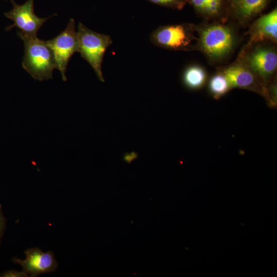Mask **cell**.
Instances as JSON below:
<instances>
[{
    "mask_svg": "<svg viewBox=\"0 0 277 277\" xmlns=\"http://www.w3.org/2000/svg\"><path fill=\"white\" fill-rule=\"evenodd\" d=\"M46 43L53 53L56 69L60 71L63 81H66V72L69 62L74 53L78 52L74 20L71 18L64 30L54 38L46 41Z\"/></svg>",
    "mask_w": 277,
    "mask_h": 277,
    "instance_id": "8992f818",
    "label": "cell"
},
{
    "mask_svg": "<svg viewBox=\"0 0 277 277\" xmlns=\"http://www.w3.org/2000/svg\"><path fill=\"white\" fill-rule=\"evenodd\" d=\"M209 89L213 97L219 99L231 89V88L226 76L220 71L210 78Z\"/></svg>",
    "mask_w": 277,
    "mask_h": 277,
    "instance_id": "5bb4252c",
    "label": "cell"
},
{
    "mask_svg": "<svg viewBox=\"0 0 277 277\" xmlns=\"http://www.w3.org/2000/svg\"><path fill=\"white\" fill-rule=\"evenodd\" d=\"M227 15L241 25H247L261 14L271 0H227Z\"/></svg>",
    "mask_w": 277,
    "mask_h": 277,
    "instance_id": "8fae6325",
    "label": "cell"
},
{
    "mask_svg": "<svg viewBox=\"0 0 277 277\" xmlns=\"http://www.w3.org/2000/svg\"><path fill=\"white\" fill-rule=\"evenodd\" d=\"M0 276L3 277H26L29 275L23 271H18L15 270L6 271L3 272Z\"/></svg>",
    "mask_w": 277,
    "mask_h": 277,
    "instance_id": "2e32d148",
    "label": "cell"
},
{
    "mask_svg": "<svg viewBox=\"0 0 277 277\" xmlns=\"http://www.w3.org/2000/svg\"><path fill=\"white\" fill-rule=\"evenodd\" d=\"M204 18L218 19L227 15V0H186Z\"/></svg>",
    "mask_w": 277,
    "mask_h": 277,
    "instance_id": "7c38bea8",
    "label": "cell"
},
{
    "mask_svg": "<svg viewBox=\"0 0 277 277\" xmlns=\"http://www.w3.org/2000/svg\"><path fill=\"white\" fill-rule=\"evenodd\" d=\"M198 50L211 62H221L230 55L236 46L237 36L232 27L221 23L196 26Z\"/></svg>",
    "mask_w": 277,
    "mask_h": 277,
    "instance_id": "6da1fadb",
    "label": "cell"
},
{
    "mask_svg": "<svg viewBox=\"0 0 277 277\" xmlns=\"http://www.w3.org/2000/svg\"><path fill=\"white\" fill-rule=\"evenodd\" d=\"M78 52L94 70L98 79L104 82L102 65L107 49L112 44L111 37L90 30L81 23L77 26Z\"/></svg>",
    "mask_w": 277,
    "mask_h": 277,
    "instance_id": "277c9868",
    "label": "cell"
},
{
    "mask_svg": "<svg viewBox=\"0 0 277 277\" xmlns=\"http://www.w3.org/2000/svg\"><path fill=\"white\" fill-rule=\"evenodd\" d=\"M13 7L5 15L13 23L6 29L7 31L16 27L18 31L30 36H37L39 29L49 18L38 17L34 12V0H28L23 5H17L13 1Z\"/></svg>",
    "mask_w": 277,
    "mask_h": 277,
    "instance_id": "52a82bcc",
    "label": "cell"
},
{
    "mask_svg": "<svg viewBox=\"0 0 277 277\" xmlns=\"http://www.w3.org/2000/svg\"><path fill=\"white\" fill-rule=\"evenodd\" d=\"M150 40L155 46L169 50H198L196 26L192 24L160 26L151 33Z\"/></svg>",
    "mask_w": 277,
    "mask_h": 277,
    "instance_id": "3957f363",
    "label": "cell"
},
{
    "mask_svg": "<svg viewBox=\"0 0 277 277\" xmlns=\"http://www.w3.org/2000/svg\"><path fill=\"white\" fill-rule=\"evenodd\" d=\"M153 4L173 9L181 10L187 3L186 0H147Z\"/></svg>",
    "mask_w": 277,
    "mask_h": 277,
    "instance_id": "9a60e30c",
    "label": "cell"
},
{
    "mask_svg": "<svg viewBox=\"0 0 277 277\" xmlns=\"http://www.w3.org/2000/svg\"><path fill=\"white\" fill-rule=\"evenodd\" d=\"M25 254V260L14 258L12 261L20 265L22 271L29 276L36 277L42 273L54 272L57 268V262L51 251L45 252L38 248H32L26 250Z\"/></svg>",
    "mask_w": 277,
    "mask_h": 277,
    "instance_id": "9c48e42d",
    "label": "cell"
},
{
    "mask_svg": "<svg viewBox=\"0 0 277 277\" xmlns=\"http://www.w3.org/2000/svg\"><path fill=\"white\" fill-rule=\"evenodd\" d=\"M227 78L231 89L238 88L250 90L269 99L268 88L252 70L240 59L221 71Z\"/></svg>",
    "mask_w": 277,
    "mask_h": 277,
    "instance_id": "ba28073f",
    "label": "cell"
},
{
    "mask_svg": "<svg viewBox=\"0 0 277 277\" xmlns=\"http://www.w3.org/2000/svg\"><path fill=\"white\" fill-rule=\"evenodd\" d=\"M17 35L24 45L23 68L36 80L43 81L52 78L56 65L52 51L46 41L19 31H17Z\"/></svg>",
    "mask_w": 277,
    "mask_h": 277,
    "instance_id": "7a4b0ae2",
    "label": "cell"
},
{
    "mask_svg": "<svg viewBox=\"0 0 277 277\" xmlns=\"http://www.w3.org/2000/svg\"><path fill=\"white\" fill-rule=\"evenodd\" d=\"M10 1H11L12 2L13 1V0H10Z\"/></svg>",
    "mask_w": 277,
    "mask_h": 277,
    "instance_id": "ac0fdd59",
    "label": "cell"
},
{
    "mask_svg": "<svg viewBox=\"0 0 277 277\" xmlns=\"http://www.w3.org/2000/svg\"><path fill=\"white\" fill-rule=\"evenodd\" d=\"M6 225V219L2 212V207L0 204V244Z\"/></svg>",
    "mask_w": 277,
    "mask_h": 277,
    "instance_id": "e0dca14e",
    "label": "cell"
},
{
    "mask_svg": "<svg viewBox=\"0 0 277 277\" xmlns=\"http://www.w3.org/2000/svg\"><path fill=\"white\" fill-rule=\"evenodd\" d=\"M249 41L247 45L259 43L277 42V9L261 16L252 24L248 31Z\"/></svg>",
    "mask_w": 277,
    "mask_h": 277,
    "instance_id": "30bf717a",
    "label": "cell"
},
{
    "mask_svg": "<svg viewBox=\"0 0 277 277\" xmlns=\"http://www.w3.org/2000/svg\"><path fill=\"white\" fill-rule=\"evenodd\" d=\"M207 73L202 67L193 65L187 67L182 76L184 85L192 90L201 88L207 81Z\"/></svg>",
    "mask_w": 277,
    "mask_h": 277,
    "instance_id": "4fadbf2b",
    "label": "cell"
},
{
    "mask_svg": "<svg viewBox=\"0 0 277 277\" xmlns=\"http://www.w3.org/2000/svg\"><path fill=\"white\" fill-rule=\"evenodd\" d=\"M238 58L246 64L266 86L276 72V50L267 43L246 45Z\"/></svg>",
    "mask_w": 277,
    "mask_h": 277,
    "instance_id": "5b68a950",
    "label": "cell"
}]
</instances>
